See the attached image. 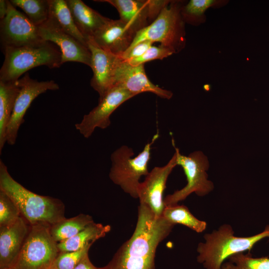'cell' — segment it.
Returning <instances> with one entry per match:
<instances>
[{
    "label": "cell",
    "instance_id": "obj_9",
    "mask_svg": "<svg viewBox=\"0 0 269 269\" xmlns=\"http://www.w3.org/2000/svg\"><path fill=\"white\" fill-rule=\"evenodd\" d=\"M20 87L13 112L6 130V143L15 144L24 116L33 101L40 94L49 90H57L59 85L53 80L38 81L31 78L28 73L18 80Z\"/></svg>",
    "mask_w": 269,
    "mask_h": 269
},
{
    "label": "cell",
    "instance_id": "obj_12",
    "mask_svg": "<svg viewBox=\"0 0 269 269\" xmlns=\"http://www.w3.org/2000/svg\"><path fill=\"white\" fill-rule=\"evenodd\" d=\"M177 165V156L175 152L166 165L154 167L138 186L137 194L140 204L148 207L156 217L162 216L165 207L163 192L166 182L169 175Z\"/></svg>",
    "mask_w": 269,
    "mask_h": 269
},
{
    "label": "cell",
    "instance_id": "obj_28",
    "mask_svg": "<svg viewBox=\"0 0 269 269\" xmlns=\"http://www.w3.org/2000/svg\"><path fill=\"white\" fill-rule=\"evenodd\" d=\"M21 216L20 210L16 203L0 190V228L14 224Z\"/></svg>",
    "mask_w": 269,
    "mask_h": 269
},
{
    "label": "cell",
    "instance_id": "obj_23",
    "mask_svg": "<svg viewBox=\"0 0 269 269\" xmlns=\"http://www.w3.org/2000/svg\"><path fill=\"white\" fill-rule=\"evenodd\" d=\"M227 0H190L182 5L180 13L186 24L199 26L206 21V11L209 8H218L228 4Z\"/></svg>",
    "mask_w": 269,
    "mask_h": 269
},
{
    "label": "cell",
    "instance_id": "obj_24",
    "mask_svg": "<svg viewBox=\"0 0 269 269\" xmlns=\"http://www.w3.org/2000/svg\"><path fill=\"white\" fill-rule=\"evenodd\" d=\"M93 222L90 215L80 214L70 218H65L50 226V233L58 243L74 236Z\"/></svg>",
    "mask_w": 269,
    "mask_h": 269
},
{
    "label": "cell",
    "instance_id": "obj_30",
    "mask_svg": "<svg viewBox=\"0 0 269 269\" xmlns=\"http://www.w3.org/2000/svg\"><path fill=\"white\" fill-rule=\"evenodd\" d=\"M173 54V52L170 49L160 44L158 46H151L138 57L125 60L133 65H139L153 60H162Z\"/></svg>",
    "mask_w": 269,
    "mask_h": 269
},
{
    "label": "cell",
    "instance_id": "obj_21",
    "mask_svg": "<svg viewBox=\"0 0 269 269\" xmlns=\"http://www.w3.org/2000/svg\"><path fill=\"white\" fill-rule=\"evenodd\" d=\"M111 229V226L94 222L86 226L77 234L58 243L60 252H73L92 246L97 240L104 237Z\"/></svg>",
    "mask_w": 269,
    "mask_h": 269
},
{
    "label": "cell",
    "instance_id": "obj_14",
    "mask_svg": "<svg viewBox=\"0 0 269 269\" xmlns=\"http://www.w3.org/2000/svg\"><path fill=\"white\" fill-rule=\"evenodd\" d=\"M37 27L39 34L44 41L52 42L59 47L62 64L76 62L91 66V54L88 47L63 31L51 19L48 18Z\"/></svg>",
    "mask_w": 269,
    "mask_h": 269
},
{
    "label": "cell",
    "instance_id": "obj_35",
    "mask_svg": "<svg viewBox=\"0 0 269 269\" xmlns=\"http://www.w3.org/2000/svg\"><path fill=\"white\" fill-rule=\"evenodd\" d=\"M48 269H54L53 267H52L51 268H49Z\"/></svg>",
    "mask_w": 269,
    "mask_h": 269
},
{
    "label": "cell",
    "instance_id": "obj_31",
    "mask_svg": "<svg viewBox=\"0 0 269 269\" xmlns=\"http://www.w3.org/2000/svg\"><path fill=\"white\" fill-rule=\"evenodd\" d=\"M154 42L146 40L138 43L132 48L127 50L121 56L123 59L129 60L138 57L143 55Z\"/></svg>",
    "mask_w": 269,
    "mask_h": 269
},
{
    "label": "cell",
    "instance_id": "obj_22",
    "mask_svg": "<svg viewBox=\"0 0 269 269\" xmlns=\"http://www.w3.org/2000/svg\"><path fill=\"white\" fill-rule=\"evenodd\" d=\"M49 17L61 29L72 36L85 46L87 40L77 28L65 0H48Z\"/></svg>",
    "mask_w": 269,
    "mask_h": 269
},
{
    "label": "cell",
    "instance_id": "obj_2",
    "mask_svg": "<svg viewBox=\"0 0 269 269\" xmlns=\"http://www.w3.org/2000/svg\"><path fill=\"white\" fill-rule=\"evenodd\" d=\"M0 190L16 203L21 216L30 225L42 223L51 226L65 218V205L61 200L40 195L25 188L11 176L1 159Z\"/></svg>",
    "mask_w": 269,
    "mask_h": 269
},
{
    "label": "cell",
    "instance_id": "obj_33",
    "mask_svg": "<svg viewBox=\"0 0 269 269\" xmlns=\"http://www.w3.org/2000/svg\"><path fill=\"white\" fill-rule=\"evenodd\" d=\"M8 1L7 0H0V18L3 19L6 16L8 10Z\"/></svg>",
    "mask_w": 269,
    "mask_h": 269
},
{
    "label": "cell",
    "instance_id": "obj_20",
    "mask_svg": "<svg viewBox=\"0 0 269 269\" xmlns=\"http://www.w3.org/2000/svg\"><path fill=\"white\" fill-rule=\"evenodd\" d=\"M18 80L0 81V153L6 143V128L11 116L15 102L19 92Z\"/></svg>",
    "mask_w": 269,
    "mask_h": 269
},
{
    "label": "cell",
    "instance_id": "obj_13",
    "mask_svg": "<svg viewBox=\"0 0 269 269\" xmlns=\"http://www.w3.org/2000/svg\"><path fill=\"white\" fill-rule=\"evenodd\" d=\"M114 85H119L134 96L151 92L165 99H170L173 93L153 84L148 78L144 64L133 65L120 56L116 60L114 72Z\"/></svg>",
    "mask_w": 269,
    "mask_h": 269
},
{
    "label": "cell",
    "instance_id": "obj_26",
    "mask_svg": "<svg viewBox=\"0 0 269 269\" xmlns=\"http://www.w3.org/2000/svg\"><path fill=\"white\" fill-rule=\"evenodd\" d=\"M11 4L21 9L30 21L38 26L49 17L48 0H10Z\"/></svg>",
    "mask_w": 269,
    "mask_h": 269
},
{
    "label": "cell",
    "instance_id": "obj_6",
    "mask_svg": "<svg viewBox=\"0 0 269 269\" xmlns=\"http://www.w3.org/2000/svg\"><path fill=\"white\" fill-rule=\"evenodd\" d=\"M158 137L157 133L135 157H133L134 153L133 149L127 145L120 146L111 155L110 179L134 198H137V189L141 177L149 173L148 164L150 159L151 146Z\"/></svg>",
    "mask_w": 269,
    "mask_h": 269
},
{
    "label": "cell",
    "instance_id": "obj_32",
    "mask_svg": "<svg viewBox=\"0 0 269 269\" xmlns=\"http://www.w3.org/2000/svg\"><path fill=\"white\" fill-rule=\"evenodd\" d=\"M74 269H102V268H97L93 265L90 260L88 253L80 261Z\"/></svg>",
    "mask_w": 269,
    "mask_h": 269
},
{
    "label": "cell",
    "instance_id": "obj_11",
    "mask_svg": "<svg viewBox=\"0 0 269 269\" xmlns=\"http://www.w3.org/2000/svg\"><path fill=\"white\" fill-rule=\"evenodd\" d=\"M135 96L124 88L115 85L101 98L98 105L75 124L76 129L85 138L90 137L97 128L105 129L111 124L110 116L123 103Z\"/></svg>",
    "mask_w": 269,
    "mask_h": 269
},
{
    "label": "cell",
    "instance_id": "obj_3",
    "mask_svg": "<svg viewBox=\"0 0 269 269\" xmlns=\"http://www.w3.org/2000/svg\"><path fill=\"white\" fill-rule=\"evenodd\" d=\"M269 239V225L262 232L248 237H237L229 224H224L218 229L204 236V242L197 248V261L205 269H222L223 264L231 256L248 251L261 240Z\"/></svg>",
    "mask_w": 269,
    "mask_h": 269
},
{
    "label": "cell",
    "instance_id": "obj_5",
    "mask_svg": "<svg viewBox=\"0 0 269 269\" xmlns=\"http://www.w3.org/2000/svg\"><path fill=\"white\" fill-rule=\"evenodd\" d=\"M185 1L171 0L152 23L136 33L128 49L139 42L148 40L159 42L160 45L172 50L174 54L182 51L186 46V38L185 23L180 11Z\"/></svg>",
    "mask_w": 269,
    "mask_h": 269
},
{
    "label": "cell",
    "instance_id": "obj_25",
    "mask_svg": "<svg viewBox=\"0 0 269 269\" xmlns=\"http://www.w3.org/2000/svg\"><path fill=\"white\" fill-rule=\"evenodd\" d=\"M162 217L174 225H183L198 233L203 232L207 227L205 221L195 217L183 205L165 206Z\"/></svg>",
    "mask_w": 269,
    "mask_h": 269
},
{
    "label": "cell",
    "instance_id": "obj_8",
    "mask_svg": "<svg viewBox=\"0 0 269 269\" xmlns=\"http://www.w3.org/2000/svg\"><path fill=\"white\" fill-rule=\"evenodd\" d=\"M172 143L176 153L177 164L183 168L187 184L182 189L167 195L164 198L165 206L177 204L193 193L199 196H205L214 187L213 183L208 179L209 163L207 156L201 151H194L187 156L182 155L175 146L173 140Z\"/></svg>",
    "mask_w": 269,
    "mask_h": 269
},
{
    "label": "cell",
    "instance_id": "obj_34",
    "mask_svg": "<svg viewBox=\"0 0 269 269\" xmlns=\"http://www.w3.org/2000/svg\"><path fill=\"white\" fill-rule=\"evenodd\" d=\"M13 269L11 267H10V268H4V269Z\"/></svg>",
    "mask_w": 269,
    "mask_h": 269
},
{
    "label": "cell",
    "instance_id": "obj_10",
    "mask_svg": "<svg viewBox=\"0 0 269 269\" xmlns=\"http://www.w3.org/2000/svg\"><path fill=\"white\" fill-rule=\"evenodd\" d=\"M0 37L3 49L36 45L45 41L39 34L38 27L9 0L7 14L0 20Z\"/></svg>",
    "mask_w": 269,
    "mask_h": 269
},
{
    "label": "cell",
    "instance_id": "obj_7",
    "mask_svg": "<svg viewBox=\"0 0 269 269\" xmlns=\"http://www.w3.org/2000/svg\"><path fill=\"white\" fill-rule=\"evenodd\" d=\"M50 226L42 223L30 225L23 246L11 268L48 269L52 267L60 251L50 233Z\"/></svg>",
    "mask_w": 269,
    "mask_h": 269
},
{
    "label": "cell",
    "instance_id": "obj_1",
    "mask_svg": "<svg viewBox=\"0 0 269 269\" xmlns=\"http://www.w3.org/2000/svg\"><path fill=\"white\" fill-rule=\"evenodd\" d=\"M174 226L162 216L156 217L148 207L139 204L133 234L102 269H155L157 247Z\"/></svg>",
    "mask_w": 269,
    "mask_h": 269
},
{
    "label": "cell",
    "instance_id": "obj_27",
    "mask_svg": "<svg viewBox=\"0 0 269 269\" xmlns=\"http://www.w3.org/2000/svg\"><path fill=\"white\" fill-rule=\"evenodd\" d=\"M222 269H269V258H254L250 252L239 253L228 258Z\"/></svg>",
    "mask_w": 269,
    "mask_h": 269
},
{
    "label": "cell",
    "instance_id": "obj_16",
    "mask_svg": "<svg viewBox=\"0 0 269 269\" xmlns=\"http://www.w3.org/2000/svg\"><path fill=\"white\" fill-rule=\"evenodd\" d=\"M87 42L91 54L90 67L93 73L90 85L100 98L114 86V72L118 56L100 48L90 37Z\"/></svg>",
    "mask_w": 269,
    "mask_h": 269
},
{
    "label": "cell",
    "instance_id": "obj_17",
    "mask_svg": "<svg viewBox=\"0 0 269 269\" xmlns=\"http://www.w3.org/2000/svg\"><path fill=\"white\" fill-rule=\"evenodd\" d=\"M30 228V225L22 216L14 224L0 228V269L13 265Z\"/></svg>",
    "mask_w": 269,
    "mask_h": 269
},
{
    "label": "cell",
    "instance_id": "obj_18",
    "mask_svg": "<svg viewBox=\"0 0 269 269\" xmlns=\"http://www.w3.org/2000/svg\"><path fill=\"white\" fill-rule=\"evenodd\" d=\"M115 7L120 18L135 33L152 22L150 0H103Z\"/></svg>",
    "mask_w": 269,
    "mask_h": 269
},
{
    "label": "cell",
    "instance_id": "obj_4",
    "mask_svg": "<svg viewBox=\"0 0 269 269\" xmlns=\"http://www.w3.org/2000/svg\"><path fill=\"white\" fill-rule=\"evenodd\" d=\"M4 60L0 70V81H12L36 67L58 68L62 65L60 50L50 42L3 49Z\"/></svg>",
    "mask_w": 269,
    "mask_h": 269
},
{
    "label": "cell",
    "instance_id": "obj_15",
    "mask_svg": "<svg viewBox=\"0 0 269 269\" xmlns=\"http://www.w3.org/2000/svg\"><path fill=\"white\" fill-rule=\"evenodd\" d=\"M135 34L120 19H110L90 38L105 51L121 57L132 44Z\"/></svg>",
    "mask_w": 269,
    "mask_h": 269
},
{
    "label": "cell",
    "instance_id": "obj_19",
    "mask_svg": "<svg viewBox=\"0 0 269 269\" xmlns=\"http://www.w3.org/2000/svg\"><path fill=\"white\" fill-rule=\"evenodd\" d=\"M74 21L86 40L110 19L86 5L80 0H66Z\"/></svg>",
    "mask_w": 269,
    "mask_h": 269
},
{
    "label": "cell",
    "instance_id": "obj_29",
    "mask_svg": "<svg viewBox=\"0 0 269 269\" xmlns=\"http://www.w3.org/2000/svg\"><path fill=\"white\" fill-rule=\"evenodd\" d=\"M91 246L73 252H60L52 267L55 269H74L84 256L88 253Z\"/></svg>",
    "mask_w": 269,
    "mask_h": 269
}]
</instances>
